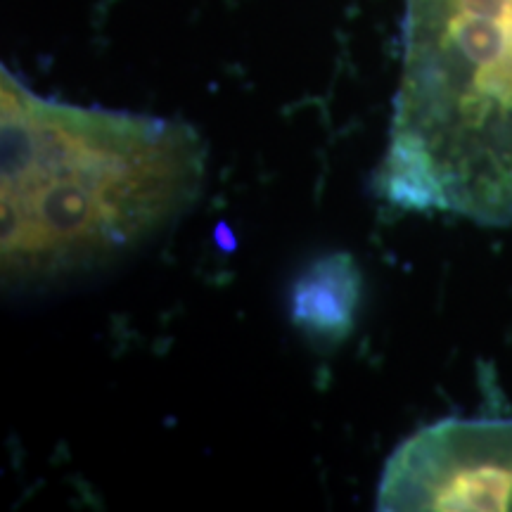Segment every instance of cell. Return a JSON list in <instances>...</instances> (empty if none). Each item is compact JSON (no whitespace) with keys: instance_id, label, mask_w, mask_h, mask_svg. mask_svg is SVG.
<instances>
[{"instance_id":"cell-3","label":"cell","mask_w":512,"mask_h":512,"mask_svg":"<svg viewBox=\"0 0 512 512\" xmlns=\"http://www.w3.org/2000/svg\"><path fill=\"white\" fill-rule=\"evenodd\" d=\"M375 508L512 510V418H446L411 434L384 463Z\"/></svg>"},{"instance_id":"cell-4","label":"cell","mask_w":512,"mask_h":512,"mask_svg":"<svg viewBox=\"0 0 512 512\" xmlns=\"http://www.w3.org/2000/svg\"><path fill=\"white\" fill-rule=\"evenodd\" d=\"M361 285V271L351 254L313 261L292 287V323L313 342L335 347L354 328Z\"/></svg>"},{"instance_id":"cell-1","label":"cell","mask_w":512,"mask_h":512,"mask_svg":"<svg viewBox=\"0 0 512 512\" xmlns=\"http://www.w3.org/2000/svg\"><path fill=\"white\" fill-rule=\"evenodd\" d=\"M207 150L178 119L79 107L0 69V273L5 290L67 283L181 219Z\"/></svg>"},{"instance_id":"cell-2","label":"cell","mask_w":512,"mask_h":512,"mask_svg":"<svg viewBox=\"0 0 512 512\" xmlns=\"http://www.w3.org/2000/svg\"><path fill=\"white\" fill-rule=\"evenodd\" d=\"M389 207L512 223V0H406L389 140Z\"/></svg>"}]
</instances>
